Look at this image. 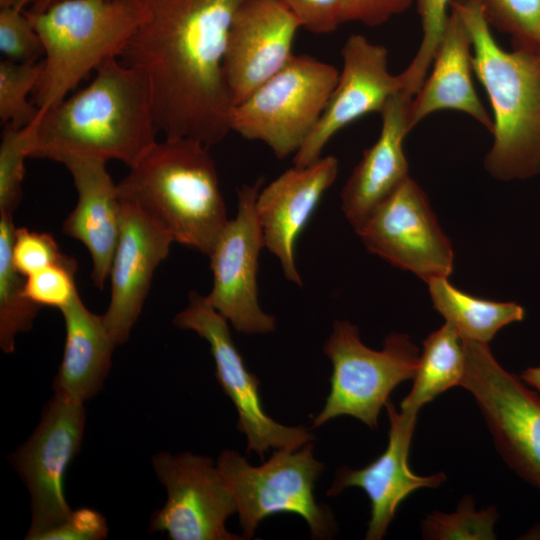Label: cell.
Segmentation results:
<instances>
[{
  "label": "cell",
  "mask_w": 540,
  "mask_h": 540,
  "mask_svg": "<svg viewBox=\"0 0 540 540\" xmlns=\"http://www.w3.org/2000/svg\"><path fill=\"white\" fill-rule=\"evenodd\" d=\"M41 61H0V121L2 125L24 127L33 122L40 109L28 100L41 74Z\"/></svg>",
  "instance_id": "27"
},
{
  "label": "cell",
  "mask_w": 540,
  "mask_h": 540,
  "mask_svg": "<svg viewBox=\"0 0 540 540\" xmlns=\"http://www.w3.org/2000/svg\"><path fill=\"white\" fill-rule=\"evenodd\" d=\"M152 465L167 501L153 513L151 531L165 532L171 540L245 539L226 529L237 504L210 457L163 451L153 456Z\"/></svg>",
  "instance_id": "13"
},
{
  "label": "cell",
  "mask_w": 540,
  "mask_h": 540,
  "mask_svg": "<svg viewBox=\"0 0 540 540\" xmlns=\"http://www.w3.org/2000/svg\"><path fill=\"white\" fill-rule=\"evenodd\" d=\"M338 160L321 157L315 163L283 172L256 200L265 247L278 258L287 280L302 286L295 262L296 241L325 192L335 182Z\"/></svg>",
  "instance_id": "19"
},
{
  "label": "cell",
  "mask_w": 540,
  "mask_h": 540,
  "mask_svg": "<svg viewBox=\"0 0 540 540\" xmlns=\"http://www.w3.org/2000/svg\"><path fill=\"white\" fill-rule=\"evenodd\" d=\"M91 82L53 108L36 124L31 158L56 160L85 154L134 166L157 141L152 97L138 69L113 58Z\"/></svg>",
  "instance_id": "2"
},
{
  "label": "cell",
  "mask_w": 540,
  "mask_h": 540,
  "mask_svg": "<svg viewBox=\"0 0 540 540\" xmlns=\"http://www.w3.org/2000/svg\"><path fill=\"white\" fill-rule=\"evenodd\" d=\"M136 1L143 18L119 59L145 76L159 132L220 143L234 107L223 60L233 19L248 0Z\"/></svg>",
  "instance_id": "1"
},
{
  "label": "cell",
  "mask_w": 540,
  "mask_h": 540,
  "mask_svg": "<svg viewBox=\"0 0 540 540\" xmlns=\"http://www.w3.org/2000/svg\"><path fill=\"white\" fill-rule=\"evenodd\" d=\"M452 0H417L422 38L417 52L399 74L403 92L414 97L421 88L443 37Z\"/></svg>",
  "instance_id": "30"
},
{
  "label": "cell",
  "mask_w": 540,
  "mask_h": 540,
  "mask_svg": "<svg viewBox=\"0 0 540 540\" xmlns=\"http://www.w3.org/2000/svg\"><path fill=\"white\" fill-rule=\"evenodd\" d=\"M24 127L5 125L0 144V214L12 215L22 200L25 159L30 157L36 124Z\"/></svg>",
  "instance_id": "28"
},
{
  "label": "cell",
  "mask_w": 540,
  "mask_h": 540,
  "mask_svg": "<svg viewBox=\"0 0 540 540\" xmlns=\"http://www.w3.org/2000/svg\"><path fill=\"white\" fill-rule=\"evenodd\" d=\"M385 407L390 422L385 451L362 469L340 467L327 491L328 496H338L350 487L365 491L371 503L367 540L383 538L398 506L413 491L424 487L437 488L446 480L442 472L420 476L409 467L408 456L418 412L406 409L398 412L390 399Z\"/></svg>",
  "instance_id": "18"
},
{
  "label": "cell",
  "mask_w": 540,
  "mask_h": 540,
  "mask_svg": "<svg viewBox=\"0 0 540 540\" xmlns=\"http://www.w3.org/2000/svg\"><path fill=\"white\" fill-rule=\"evenodd\" d=\"M65 322V345L55 393L84 403L102 388L115 346L103 319L88 310L79 294L61 310Z\"/></svg>",
  "instance_id": "23"
},
{
  "label": "cell",
  "mask_w": 540,
  "mask_h": 540,
  "mask_svg": "<svg viewBox=\"0 0 540 540\" xmlns=\"http://www.w3.org/2000/svg\"><path fill=\"white\" fill-rule=\"evenodd\" d=\"M63 256L51 234L16 228L12 257L15 267L23 276L27 277L54 264Z\"/></svg>",
  "instance_id": "34"
},
{
  "label": "cell",
  "mask_w": 540,
  "mask_h": 540,
  "mask_svg": "<svg viewBox=\"0 0 540 540\" xmlns=\"http://www.w3.org/2000/svg\"><path fill=\"white\" fill-rule=\"evenodd\" d=\"M16 227L12 215L0 214V347L4 353L15 349V337L33 326L40 306L25 294V276L12 257Z\"/></svg>",
  "instance_id": "26"
},
{
  "label": "cell",
  "mask_w": 540,
  "mask_h": 540,
  "mask_svg": "<svg viewBox=\"0 0 540 540\" xmlns=\"http://www.w3.org/2000/svg\"><path fill=\"white\" fill-rule=\"evenodd\" d=\"M342 20L369 27L380 26L405 12L414 0H341Z\"/></svg>",
  "instance_id": "37"
},
{
  "label": "cell",
  "mask_w": 540,
  "mask_h": 540,
  "mask_svg": "<svg viewBox=\"0 0 540 540\" xmlns=\"http://www.w3.org/2000/svg\"><path fill=\"white\" fill-rule=\"evenodd\" d=\"M76 272L77 261L64 254L58 262L25 278V294L40 307H54L61 311L79 294Z\"/></svg>",
  "instance_id": "32"
},
{
  "label": "cell",
  "mask_w": 540,
  "mask_h": 540,
  "mask_svg": "<svg viewBox=\"0 0 540 540\" xmlns=\"http://www.w3.org/2000/svg\"><path fill=\"white\" fill-rule=\"evenodd\" d=\"M427 284L433 307L463 339L488 343L500 329L524 318L519 304L474 297L454 287L447 278Z\"/></svg>",
  "instance_id": "24"
},
{
  "label": "cell",
  "mask_w": 540,
  "mask_h": 540,
  "mask_svg": "<svg viewBox=\"0 0 540 540\" xmlns=\"http://www.w3.org/2000/svg\"><path fill=\"white\" fill-rule=\"evenodd\" d=\"M107 535L108 525L103 515L93 509L81 508L41 535L39 540H101Z\"/></svg>",
  "instance_id": "36"
},
{
  "label": "cell",
  "mask_w": 540,
  "mask_h": 540,
  "mask_svg": "<svg viewBox=\"0 0 540 540\" xmlns=\"http://www.w3.org/2000/svg\"><path fill=\"white\" fill-rule=\"evenodd\" d=\"M465 374L462 338L452 325L445 324L423 341L414 382L403 399L401 409L419 412L420 408L446 390L461 385Z\"/></svg>",
  "instance_id": "25"
},
{
  "label": "cell",
  "mask_w": 540,
  "mask_h": 540,
  "mask_svg": "<svg viewBox=\"0 0 540 540\" xmlns=\"http://www.w3.org/2000/svg\"><path fill=\"white\" fill-rule=\"evenodd\" d=\"M489 24L512 37L514 47L540 51V0H478Z\"/></svg>",
  "instance_id": "31"
},
{
  "label": "cell",
  "mask_w": 540,
  "mask_h": 540,
  "mask_svg": "<svg viewBox=\"0 0 540 540\" xmlns=\"http://www.w3.org/2000/svg\"><path fill=\"white\" fill-rule=\"evenodd\" d=\"M85 420L84 403L54 392L38 426L12 456L30 494L28 540H39L73 512L65 499L63 482L80 451Z\"/></svg>",
  "instance_id": "11"
},
{
  "label": "cell",
  "mask_w": 540,
  "mask_h": 540,
  "mask_svg": "<svg viewBox=\"0 0 540 540\" xmlns=\"http://www.w3.org/2000/svg\"><path fill=\"white\" fill-rule=\"evenodd\" d=\"M465 374L460 386L474 397L497 450L525 481L540 490V396L505 370L488 343L463 339Z\"/></svg>",
  "instance_id": "9"
},
{
  "label": "cell",
  "mask_w": 540,
  "mask_h": 540,
  "mask_svg": "<svg viewBox=\"0 0 540 540\" xmlns=\"http://www.w3.org/2000/svg\"><path fill=\"white\" fill-rule=\"evenodd\" d=\"M498 518L496 508L476 511L472 496L460 501L456 512L434 511L422 521V537L431 540H493L494 525Z\"/></svg>",
  "instance_id": "29"
},
{
  "label": "cell",
  "mask_w": 540,
  "mask_h": 540,
  "mask_svg": "<svg viewBox=\"0 0 540 540\" xmlns=\"http://www.w3.org/2000/svg\"><path fill=\"white\" fill-rule=\"evenodd\" d=\"M0 52L4 59L15 62H34L43 55L41 40L24 7L0 8Z\"/></svg>",
  "instance_id": "33"
},
{
  "label": "cell",
  "mask_w": 540,
  "mask_h": 540,
  "mask_svg": "<svg viewBox=\"0 0 540 540\" xmlns=\"http://www.w3.org/2000/svg\"><path fill=\"white\" fill-rule=\"evenodd\" d=\"M173 324L208 342L216 379L236 408L237 429L246 436L247 453L255 452L263 459L270 448L296 450L316 439L306 427L285 426L265 413L258 391L260 380L247 369L228 321L206 296L190 292L187 306L174 316Z\"/></svg>",
  "instance_id": "10"
},
{
  "label": "cell",
  "mask_w": 540,
  "mask_h": 540,
  "mask_svg": "<svg viewBox=\"0 0 540 540\" xmlns=\"http://www.w3.org/2000/svg\"><path fill=\"white\" fill-rule=\"evenodd\" d=\"M299 28L297 19L279 0H248L242 5L233 19L223 60L234 106L290 61Z\"/></svg>",
  "instance_id": "16"
},
{
  "label": "cell",
  "mask_w": 540,
  "mask_h": 540,
  "mask_svg": "<svg viewBox=\"0 0 540 540\" xmlns=\"http://www.w3.org/2000/svg\"><path fill=\"white\" fill-rule=\"evenodd\" d=\"M472 40L473 70L493 112V144L485 168L503 180L540 174V51L503 49L478 0H452Z\"/></svg>",
  "instance_id": "3"
},
{
  "label": "cell",
  "mask_w": 540,
  "mask_h": 540,
  "mask_svg": "<svg viewBox=\"0 0 540 540\" xmlns=\"http://www.w3.org/2000/svg\"><path fill=\"white\" fill-rule=\"evenodd\" d=\"M341 56L342 71L328 103L303 145L295 153L297 167L309 166L321 158L330 139L355 120L380 113L388 100L403 90L401 79L388 69V51L361 34H351Z\"/></svg>",
  "instance_id": "15"
},
{
  "label": "cell",
  "mask_w": 540,
  "mask_h": 540,
  "mask_svg": "<svg viewBox=\"0 0 540 540\" xmlns=\"http://www.w3.org/2000/svg\"><path fill=\"white\" fill-rule=\"evenodd\" d=\"M473 73L469 30L459 12L450 5L430 75L411 101V129L429 114L453 110L467 114L492 132L493 120L476 93Z\"/></svg>",
  "instance_id": "22"
},
{
  "label": "cell",
  "mask_w": 540,
  "mask_h": 540,
  "mask_svg": "<svg viewBox=\"0 0 540 540\" xmlns=\"http://www.w3.org/2000/svg\"><path fill=\"white\" fill-rule=\"evenodd\" d=\"M263 178L237 190L236 216L229 220L210 258L212 289L210 304L243 334H266L275 330V317L259 305L258 258L264 244L256 213Z\"/></svg>",
  "instance_id": "14"
},
{
  "label": "cell",
  "mask_w": 540,
  "mask_h": 540,
  "mask_svg": "<svg viewBox=\"0 0 540 540\" xmlns=\"http://www.w3.org/2000/svg\"><path fill=\"white\" fill-rule=\"evenodd\" d=\"M412 97L400 91L382 111L381 131L366 149L341 192V209L357 232L376 207L407 178L408 162L403 142L410 127Z\"/></svg>",
  "instance_id": "21"
},
{
  "label": "cell",
  "mask_w": 540,
  "mask_h": 540,
  "mask_svg": "<svg viewBox=\"0 0 540 540\" xmlns=\"http://www.w3.org/2000/svg\"><path fill=\"white\" fill-rule=\"evenodd\" d=\"M373 254L426 283L447 278L453 269L452 245L419 184L407 177L356 232Z\"/></svg>",
  "instance_id": "12"
},
{
  "label": "cell",
  "mask_w": 540,
  "mask_h": 540,
  "mask_svg": "<svg viewBox=\"0 0 540 540\" xmlns=\"http://www.w3.org/2000/svg\"><path fill=\"white\" fill-rule=\"evenodd\" d=\"M121 200V199H120ZM173 237L132 203L121 200V227L110 270L111 296L104 323L116 345L130 337L156 268Z\"/></svg>",
  "instance_id": "17"
},
{
  "label": "cell",
  "mask_w": 540,
  "mask_h": 540,
  "mask_svg": "<svg viewBox=\"0 0 540 540\" xmlns=\"http://www.w3.org/2000/svg\"><path fill=\"white\" fill-rule=\"evenodd\" d=\"M338 70L308 56H296L248 98L235 105L231 131L265 143L283 159L303 145L337 84Z\"/></svg>",
  "instance_id": "8"
},
{
  "label": "cell",
  "mask_w": 540,
  "mask_h": 540,
  "mask_svg": "<svg viewBox=\"0 0 540 540\" xmlns=\"http://www.w3.org/2000/svg\"><path fill=\"white\" fill-rule=\"evenodd\" d=\"M188 137L156 141L117 183L132 203L173 237L209 256L228 223L215 163Z\"/></svg>",
  "instance_id": "4"
},
{
  "label": "cell",
  "mask_w": 540,
  "mask_h": 540,
  "mask_svg": "<svg viewBox=\"0 0 540 540\" xmlns=\"http://www.w3.org/2000/svg\"><path fill=\"white\" fill-rule=\"evenodd\" d=\"M332 363L330 392L313 428L339 416L354 417L369 428L378 425L380 410L400 383L413 379L419 350L410 337L391 333L382 350L367 347L358 327L347 320H336L323 346Z\"/></svg>",
  "instance_id": "7"
},
{
  "label": "cell",
  "mask_w": 540,
  "mask_h": 540,
  "mask_svg": "<svg viewBox=\"0 0 540 540\" xmlns=\"http://www.w3.org/2000/svg\"><path fill=\"white\" fill-rule=\"evenodd\" d=\"M527 385L536 390L540 396V367H529L519 376Z\"/></svg>",
  "instance_id": "38"
},
{
  "label": "cell",
  "mask_w": 540,
  "mask_h": 540,
  "mask_svg": "<svg viewBox=\"0 0 540 540\" xmlns=\"http://www.w3.org/2000/svg\"><path fill=\"white\" fill-rule=\"evenodd\" d=\"M44 58L33 103L47 111L106 61L119 58L143 18L136 0H58L25 10Z\"/></svg>",
  "instance_id": "5"
},
{
  "label": "cell",
  "mask_w": 540,
  "mask_h": 540,
  "mask_svg": "<svg viewBox=\"0 0 540 540\" xmlns=\"http://www.w3.org/2000/svg\"><path fill=\"white\" fill-rule=\"evenodd\" d=\"M55 1H58V0H35L32 3V7L30 8V10H33V11L42 10Z\"/></svg>",
  "instance_id": "39"
},
{
  "label": "cell",
  "mask_w": 540,
  "mask_h": 540,
  "mask_svg": "<svg viewBox=\"0 0 540 540\" xmlns=\"http://www.w3.org/2000/svg\"><path fill=\"white\" fill-rule=\"evenodd\" d=\"M70 172L78 194L73 211L63 222V232L88 250L91 279L103 289L109 278L121 227V200L117 183L107 171V160L85 154L56 158Z\"/></svg>",
  "instance_id": "20"
},
{
  "label": "cell",
  "mask_w": 540,
  "mask_h": 540,
  "mask_svg": "<svg viewBox=\"0 0 540 540\" xmlns=\"http://www.w3.org/2000/svg\"><path fill=\"white\" fill-rule=\"evenodd\" d=\"M297 19L300 27L328 34L343 23L341 0H279Z\"/></svg>",
  "instance_id": "35"
},
{
  "label": "cell",
  "mask_w": 540,
  "mask_h": 540,
  "mask_svg": "<svg viewBox=\"0 0 540 540\" xmlns=\"http://www.w3.org/2000/svg\"><path fill=\"white\" fill-rule=\"evenodd\" d=\"M313 443L296 450H275L269 460L252 466L245 457L223 450L217 467L231 491L245 539L260 522L279 513L301 516L314 539H331L337 525L328 506L315 500V482L325 468L313 456Z\"/></svg>",
  "instance_id": "6"
}]
</instances>
